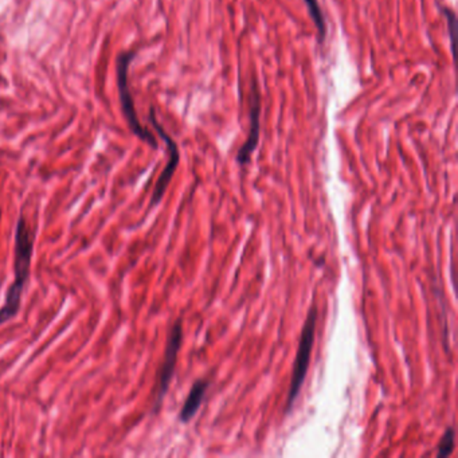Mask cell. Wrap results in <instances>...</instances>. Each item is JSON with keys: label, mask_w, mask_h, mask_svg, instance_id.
<instances>
[{"label": "cell", "mask_w": 458, "mask_h": 458, "mask_svg": "<svg viewBox=\"0 0 458 458\" xmlns=\"http://www.w3.org/2000/svg\"><path fill=\"white\" fill-rule=\"evenodd\" d=\"M316 324H317V308L312 306L308 312L306 323H304L303 331H301L300 342H299L297 355H296L292 381H290V388H289V393H287L285 413H289L292 410L294 401L297 400V397L300 394V390H301L304 381H306L309 361H310V355H312V348H313V343H315Z\"/></svg>", "instance_id": "3957f363"}, {"label": "cell", "mask_w": 458, "mask_h": 458, "mask_svg": "<svg viewBox=\"0 0 458 458\" xmlns=\"http://www.w3.org/2000/svg\"><path fill=\"white\" fill-rule=\"evenodd\" d=\"M148 120L151 121V124H152L155 131L159 134V136L164 140V143L167 144L168 153H170L168 163H167L166 168L161 172V175L159 176L157 183H156L155 190H153L152 198H151V206H156V205L161 200V198L164 196L166 190H167V187H168V184H170V182H171L172 176H173V173H175L176 168H177V166H179L180 153H179V147H177L176 141L172 139L170 134L164 131V128L161 127V124L157 121V118H156V112H155L153 108H151V111H150Z\"/></svg>", "instance_id": "277c9868"}, {"label": "cell", "mask_w": 458, "mask_h": 458, "mask_svg": "<svg viewBox=\"0 0 458 458\" xmlns=\"http://www.w3.org/2000/svg\"><path fill=\"white\" fill-rule=\"evenodd\" d=\"M182 342H183V325H182V320H177L171 328L164 359H163V364H161L160 374H159V388H157V401H156L157 404L164 398V395L170 387V382L173 377V371L176 367L177 354H179Z\"/></svg>", "instance_id": "5b68a950"}, {"label": "cell", "mask_w": 458, "mask_h": 458, "mask_svg": "<svg viewBox=\"0 0 458 458\" xmlns=\"http://www.w3.org/2000/svg\"><path fill=\"white\" fill-rule=\"evenodd\" d=\"M260 115H261V95L258 89L257 79H251V89H250V132L244 145L239 148L237 153V161L241 166H246L251 155L255 151L260 143Z\"/></svg>", "instance_id": "8992f818"}, {"label": "cell", "mask_w": 458, "mask_h": 458, "mask_svg": "<svg viewBox=\"0 0 458 458\" xmlns=\"http://www.w3.org/2000/svg\"><path fill=\"white\" fill-rule=\"evenodd\" d=\"M134 57H136V52H123L117 57L116 69H117V86H118V95H120L121 112L128 123L131 132L134 136H137L140 140L150 144L153 150H157L159 145H157L156 137L148 128H145L140 123L137 113H136V108H134V100L131 93L129 82H128V72H129V66Z\"/></svg>", "instance_id": "7a4b0ae2"}, {"label": "cell", "mask_w": 458, "mask_h": 458, "mask_svg": "<svg viewBox=\"0 0 458 458\" xmlns=\"http://www.w3.org/2000/svg\"><path fill=\"white\" fill-rule=\"evenodd\" d=\"M209 387H210L209 379H198L192 384L189 397L184 401V404L179 413V420H182L183 423L190 422L195 417L202 402L205 400V395H206V391Z\"/></svg>", "instance_id": "52a82bcc"}, {"label": "cell", "mask_w": 458, "mask_h": 458, "mask_svg": "<svg viewBox=\"0 0 458 458\" xmlns=\"http://www.w3.org/2000/svg\"><path fill=\"white\" fill-rule=\"evenodd\" d=\"M455 439H456V429L455 427H448L446 432L443 433L442 439L439 441L437 457H449L453 453Z\"/></svg>", "instance_id": "9c48e42d"}, {"label": "cell", "mask_w": 458, "mask_h": 458, "mask_svg": "<svg viewBox=\"0 0 458 458\" xmlns=\"http://www.w3.org/2000/svg\"><path fill=\"white\" fill-rule=\"evenodd\" d=\"M33 250H34V234L26 221V216L20 214L15 231L14 283L8 287L4 306L0 308V325L14 319L19 312L22 294L29 281Z\"/></svg>", "instance_id": "6da1fadb"}, {"label": "cell", "mask_w": 458, "mask_h": 458, "mask_svg": "<svg viewBox=\"0 0 458 458\" xmlns=\"http://www.w3.org/2000/svg\"><path fill=\"white\" fill-rule=\"evenodd\" d=\"M441 13L448 22V30H449V39H450V45H452V52H455V37H456V33H457V15L449 7H441Z\"/></svg>", "instance_id": "30bf717a"}, {"label": "cell", "mask_w": 458, "mask_h": 458, "mask_svg": "<svg viewBox=\"0 0 458 458\" xmlns=\"http://www.w3.org/2000/svg\"><path fill=\"white\" fill-rule=\"evenodd\" d=\"M306 1V7H308V13L310 15V18L313 20L317 33H319V42L323 43L325 37H326V24H325V18L322 7L319 4L317 0H304Z\"/></svg>", "instance_id": "ba28073f"}]
</instances>
